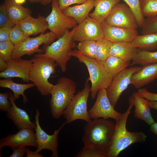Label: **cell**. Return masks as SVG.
I'll return each mask as SVG.
<instances>
[{
  "instance_id": "cell-1",
  "label": "cell",
  "mask_w": 157,
  "mask_h": 157,
  "mask_svg": "<svg viewBox=\"0 0 157 157\" xmlns=\"http://www.w3.org/2000/svg\"><path fill=\"white\" fill-rule=\"evenodd\" d=\"M133 106L129 105L120 118L116 120L114 131L107 152L108 157H117L123 150L133 144L144 142L147 137L142 132H131L126 129L127 121Z\"/></svg>"
},
{
  "instance_id": "cell-2",
  "label": "cell",
  "mask_w": 157,
  "mask_h": 157,
  "mask_svg": "<svg viewBox=\"0 0 157 157\" xmlns=\"http://www.w3.org/2000/svg\"><path fill=\"white\" fill-rule=\"evenodd\" d=\"M115 125L113 122L103 118L87 122L82 138L84 147L97 148L107 154Z\"/></svg>"
},
{
  "instance_id": "cell-3",
  "label": "cell",
  "mask_w": 157,
  "mask_h": 157,
  "mask_svg": "<svg viewBox=\"0 0 157 157\" xmlns=\"http://www.w3.org/2000/svg\"><path fill=\"white\" fill-rule=\"evenodd\" d=\"M69 54L77 58L79 61L86 66L89 74L88 78L91 83L90 95L93 99L97 97L99 91L102 88L106 89L110 85L112 78L105 69L103 65L95 59L87 57L78 50H71Z\"/></svg>"
},
{
  "instance_id": "cell-4",
  "label": "cell",
  "mask_w": 157,
  "mask_h": 157,
  "mask_svg": "<svg viewBox=\"0 0 157 157\" xmlns=\"http://www.w3.org/2000/svg\"><path fill=\"white\" fill-rule=\"evenodd\" d=\"M76 26L70 31L69 28L67 29L64 35L57 40L45 46L43 53L35 54L34 57L53 59L56 61L62 72H66L67 63L71 57L69 52L77 45L72 38Z\"/></svg>"
},
{
  "instance_id": "cell-5",
  "label": "cell",
  "mask_w": 157,
  "mask_h": 157,
  "mask_svg": "<svg viewBox=\"0 0 157 157\" xmlns=\"http://www.w3.org/2000/svg\"><path fill=\"white\" fill-rule=\"evenodd\" d=\"M32 63L29 74V79L36 87L43 96L51 94L54 85L48 79L56 72L58 65L56 61L49 58L34 57L31 59Z\"/></svg>"
},
{
  "instance_id": "cell-6",
  "label": "cell",
  "mask_w": 157,
  "mask_h": 157,
  "mask_svg": "<svg viewBox=\"0 0 157 157\" xmlns=\"http://www.w3.org/2000/svg\"><path fill=\"white\" fill-rule=\"evenodd\" d=\"M76 85L72 79L65 77L59 78L51 90L50 106L53 117L58 119L69 105L76 92Z\"/></svg>"
},
{
  "instance_id": "cell-7",
  "label": "cell",
  "mask_w": 157,
  "mask_h": 157,
  "mask_svg": "<svg viewBox=\"0 0 157 157\" xmlns=\"http://www.w3.org/2000/svg\"><path fill=\"white\" fill-rule=\"evenodd\" d=\"M88 78L87 79L83 89L79 91L63 111L62 115L66 119L67 124H69L77 119H81L87 122L92 120L87 110L88 99L90 92Z\"/></svg>"
},
{
  "instance_id": "cell-8",
  "label": "cell",
  "mask_w": 157,
  "mask_h": 157,
  "mask_svg": "<svg viewBox=\"0 0 157 157\" xmlns=\"http://www.w3.org/2000/svg\"><path fill=\"white\" fill-rule=\"evenodd\" d=\"M57 38L55 34L51 31L41 33L34 38H29L20 44L15 45L12 55V59L21 58L23 56H30L35 53H43L44 49H40L42 44L45 46L49 45Z\"/></svg>"
},
{
  "instance_id": "cell-9",
  "label": "cell",
  "mask_w": 157,
  "mask_h": 157,
  "mask_svg": "<svg viewBox=\"0 0 157 157\" xmlns=\"http://www.w3.org/2000/svg\"><path fill=\"white\" fill-rule=\"evenodd\" d=\"M104 22L110 26L123 28L136 29L139 27L134 13L124 3L116 4Z\"/></svg>"
},
{
  "instance_id": "cell-10",
  "label": "cell",
  "mask_w": 157,
  "mask_h": 157,
  "mask_svg": "<svg viewBox=\"0 0 157 157\" xmlns=\"http://www.w3.org/2000/svg\"><path fill=\"white\" fill-rule=\"evenodd\" d=\"M51 6V12L46 19L48 29L58 39L64 35L67 29L74 27L78 23L73 18L63 14L59 8L57 0L52 1Z\"/></svg>"
},
{
  "instance_id": "cell-11",
  "label": "cell",
  "mask_w": 157,
  "mask_h": 157,
  "mask_svg": "<svg viewBox=\"0 0 157 157\" xmlns=\"http://www.w3.org/2000/svg\"><path fill=\"white\" fill-rule=\"evenodd\" d=\"M142 67L134 66L126 68L113 78L110 85L106 89V92L111 104L114 107L117 104L122 93L130 84L132 75Z\"/></svg>"
},
{
  "instance_id": "cell-12",
  "label": "cell",
  "mask_w": 157,
  "mask_h": 157,
  "mask_svg": "<svg viewBox=\"0 0 157 157\" xmlns=\"http://www.w3.org/2000/svg\"><path fill=\"white\" fill-rule=\"evenodd\" d=\"M40 112L36 109L35 115L36 127L35 134L37 144V148L35 151L39 153L42 150L48 149L52 152L51 157H58V136L61 129L67 124L65 122L57 129L54 131L53 134L50 135L47 133L40 126L39 117Z\"/></svg>"
},
{
  "instance_id": "cell-13",
  "label": "cell",
  "mask_w": 157,
  "mask_h": 157,
  "mask_svg": "<svg viewBox=\"0 0 157 157\" xmlns=\"http://www.w3.org/2000/svg\"><path fill=\"white\" fill-rule=\"evenodd\" d=\"M96 97L94 105L88 111L91 119L112 118L117 120L120 118L122 114L114 109L108 98L106 89L102 88L99 90Z\"/></svg>"
},
{
  "instance_id": "cell-14",
  "label": "cell",
  "mask_w": 157,
  "mask_h": 157,
  "mask_svg": "<svg viewBox=\"0 0 157 157\" xmlns=\"http://www.w3.org/2000/svg\"><path fill=\"white\" fill-rule=\"evenodd\" d=\"M103 38L101 24L89 16L77 25L72 38L74 41L79 42L86 40L97 41Z\"/></svg>"
},
{
  "instance_id": "cell-15",
  "label": "cell",
  "mask_w": 157,
  "mask_h": 157,
  "mask_svg": "<svg viewBox=\"0 0 157 157\" xmlns=\"http://www.w3.org/2000/svg\"><path fill=\"white\" fill-rule=\"evenodd\" d=\"M26 146L37 147L33 129H20L15 134H8L6 137L2 138L0 141V151L5 147H9L13 149Z\"/></svg>"
},
{
  "instance_id": "cell-16",
  "label": "cell",
  "mask_w": 157,
  "mask_h": 157,
  "mask_svg": "<svg viewBox=\"0 0 157 157\" xmlns=\"http://www.w3.org/2000/svg\"><path fill=\"white\" fill-rule=\"evenodd\" d=\"M6 62L7 68L4 71L0 72L1 78L18 77L24 82H29V74L32 63L31 60L23 59L21 58L12 59Z\"/></svg>"
},
{
  "instance_id": "cell-17",
  "label": "cell",
  "mask_w": 157,
  "mask_h": 157,
  "mask_svg": "<svg viewBox=\"0 0 157 157\" xmlns=\"http://www.w3.org/2000/svg\"><path fill=\"white\" fill-rule=\"evenodd\" d=\"M101 25L104 38L113 43H131L138 35L136 29L113 26L104 22Z\"/></svg>"
},
{
  "instance_id": "cell-18",
  "label": "cell",
  "mask_w": 157,
  "mask_h": 157,
  "mask_svg": "<svg viewBox=\"0 0 157 157\" xmlns=\"http://www.w3.org/2000/svg\"><path fill=\"white\" fill-rule=\"evenodd\" d=\"M148 100L138 92H134L129 97L128 101L129 105L135 107V117L151 125L155 122L151 115V108L148 104Z\"/></svg>"
},
{
  "instance_id": "cell-19",
  "label": "cell",
  "mask_w": 157,
  "mask_h": 157,
  "mask_svg": "<svg viewBox=\"0 0 157 157\" xmlns=\"http://www.w3.org/2000/svg\"><path fill=\"white\" fill-rule=\"evenodd\" d=\"M9 99L12 107L7 112V116L19 129L23 128L35 129V123H33L31 120L29 116L26 111L17 106L13 99V94L10 91L9 92Z\"/></svg>"
},
{
  "instance_id": "cell-20",
  "label": "cell",
  "mask_w": 157,
  "mask_h": 157,
  "mask_svg": "<svg viewBox=\"0 0 157 157\" xmlns=\"http://www.w3.org/2000/svg\"><path fill=\"white\" fill-rule=\"evenodd\" d=\"M157 78V63L144 65L132 76L130 84L135 89L141 88Z\"/></svg>"
},
{
  "instance_id": "cell-21",
  "label": "cell",
  "mask_w": 157,
  "mask_h": 157,
  "mask_svg": "<svg viewBox=\"0 0 157 157\" xmlns=\"http://www.w3.org/2000/svg\"><path fill=\"white\" fill-rule=\"evenodd\" d=\"M19 23L23 31L29 36L44 33L48 29L46 17L40 15L36 18L29 15Z\"/></svg>"
},
{
  "instance_id": "cell-22",
  "label": "cell",
  "mask_w": 157,
  "mask_h": 157,
  "mask_svg": "<svg viewBox=\"0 0 157 157\" xmlns=\"http://www.w3.org/2000/svg\"><path fill=\"white\" fill-rule=\"evenodd\" d=\"M95 0H88L80 5L69 6L62 12L67 17L73 18L78 24L89 16V13L94 7Z\"/></svg>"
},
{
  "instance_id": "cell-23",
  "label": "cell",
  "mask_w": 157,
  "mask_h": 157,
  "mask_svg": "<svg viewBox=\"0 0 157 157\" xmlns=\"http://www.w3.org/2000/svg\"><path fill=\"white\" fill-rule=\"evenodd\" d=\"M139 49L133 46L131 43L113 42L110 50V56L130 62Z\"/></svg>"
},
{
  "instance_id": "cell-24",
  "label": "cell",
  "mask_w": 157,
  "mask_h": 157,
  "mask_svg": "<svg viewBox=\"0 0 157 157\" xmlns=\"http://www.w3.org/2000/svg\"><path fill=\"white\" fill-rule=\"evenodd\" d=\"M4 3L9 19L15 24L19 23L31 13L29 8L16 3L14 0H4Z\"/></svg>"
},
{
  "instance_id": "cell-25",
  "label": "cell",
  "mask_w": 157,
  "mask_h": 157,
  "mask_svg": "<svg viewBox=\"0 0 157 157\" xmlns=\"http://www.w3.org/2000/svg\"><path fill=\"white\" fill-rule=\"evenodd\" d=\"M120 0H95L94 11L89 16L100 23L104 22L113 7L119 3Z\"/></svg>"
},
{
  "instance_id": "cell-26",
  "label": "cell",
  "mask_w": 157,
  "mask_h": 157,
  "mask_svg": "<svg viewBox=\"0 0 157 157\" xmlns=\"http://www.w3.org/2000/svg\"><path fill=\"white\" fill-rule=\"evenodd\" d=\"M35 86L33 83L27 84H19L13 81L11 78H8L0 80V87L2 88H8L13 92V94L14 100L15 101L20 96H22L23 102L25 104L28 101L26 95L24 94L27 89Z\"/></svg>"
},
{
  "instance_id": "cell-27",
  "label": "cell",
  "mask_w": 157,
  "mask_h": 157,
  "mask_svg": "<svg viewBox=\"0 0 157 157\" xmlns=\"http://www.w3.org/2000/svg\"><path fill=\"white\" fill-rule=\"evenodd\" d=\"M140 50L152 51L157 49V33L138 35L131 42Z\"/></svg>"
},
{
  "instance_id": "cell-28",
  "label": "cell",
  "mask_w": 157,
  "mask_h": 157,
  "mask_svg": "<svg viewBox=\"0 0 157 157\" xmlns=\"http://www.w3.org/2000/svg\"><path fill=\"white\" fill-rule=\"evenodd\" d=\"M106 70L113 78L130 65V62L117 57L109 56L103 64Z\"/></svg>"
},
{
  "instance_id": "cell-29",
  "label": "cell",
  "mask_w": 157,
  "mask_h": 157,
  "mask_svg": "<svg viewBox=\"0 0 157 157\" xmlns=\"http://www.w3.org/2000/svg\"><path fill=\"white\" fill-rule=\"evenodd\" d=\"M157 63V51H150L139 49L132 60L131 65L139 64L144 65Z\"/></svg>"
},
{
  "instance_id": "cell-30",
  "label": "cell",
  "mask_w": 157,
  "mask_h": 157,
  "mask_svg": "<svg viewBox=\"0 0 157 157\" xmlns=\"http://www.w3.org/2000/svg\"><path fill=\"white\" fill-rule=\"evenodd\" d=\"M113 43L104 38L96 41L95 59L103 64L110 56Z\"/></svg>"
},
{
  "instance_id": "cell-31",
  "label": "cell",
  "mask_w": 157,
  "mask_h": 157,
  "mask_svg": "<svg viewBox=\"0 0 157 157\" xmlns=\"http://www.w3.org/2000/svg\"><path fill=\"white\" fill-rule=\"evenodd\" d=\"M96 41L86 40L79 42L77 45L78 50L83 55L95 59Z\"/></svg>"
},
{
  "instance_id": "cell-32",
  "label": "cell",
  "mask_w": 157,
  "mask_h": 157,
  "mask_svg": "<svg viewBox=\"0 0 157 157\" xmlns=\"http://www.w3.org/2000/svg\"><path fill=\"white\" fill-rule=\"evenodd\" d=\"M30 38L22 29L19 23L12 28L10 35V40L15 46L18 45Z\"/></svg>"
},
{
  "instance_id": "cell-33",
  "label": "cell",
  "mask_w": 157,
  "mask_h": 157,
  "mask_svg": "<svg viewBox=\"0 0 157 157\" xmlns=\"http://www.w3.org/2000/svg\"><path fill=\"white\" fill-rule=\"evenodd\" d=\"M140 8L143 16L148 17L157 15V0H140Z\"/></svg>"
},
{
  "instance_id": "cell-34",
  "label": "cell",
  "mask_w": 157,
  "mask_h": 157,
  "mask_svg": "<svg viewBox=\"0 0 157 157\" xmlns=\"http://www.w3.org/2000/svg\"><path fill=\"white\" fill-rule=\"evenodd\" d=\"M76 157H108L107 154L95 147H84L76 155Z\"/></svg>"
},
{
  "instance_id": "cell-35",
  "label": "cell",
  "mask_w": 157,
  "mask_h": 157,
  "mask_svg": "<svg viewBox=\"0 0 157 157\" xmlns=\"http://www.w3.org/2000/svg\"><path fill=\"white\" fill-rule=\"evenodd\" d=\"M131 8L136 18L138 27L141 28L145 19L141 12L140 8V0H123Z\"/></svg>"
},
{
  "instance_id": "cell-36",
  "label": "cell",
  "mask_w": 157,
  "mask_h": 157,
  "mask_svg": "<svg viewBox=\"0 0 157 157\" xmlns=\"http://www.w3.org/2000/svg\"><path fill=\"white\" fill-rule=\"evenodd\" d=\"M15 45L10 40L0 42V58L6 62L12 59Z\"/></svg>"
},
{
  "instance_id": "cell-37",
  "label": "cell",
  "mask_w": 157,
  "mask_h": 157,
  "mask_svg": "<svg viewBox=\"0 0 157 157\" xmlns=\"http://www.w3.org/2000/svg\"><path fill=\"white\" fill-rule=\"evenodd\" d=\"M141 28L142 35L157 33V15L145 19Z\"/></svg>"
},
{
  "instance_id": "cell-38",
  "label": "cell",
  "mask_w": 157,
  "mask_h": 157,
  "mask_svg": "<svg viewBox=\"0 0 157 157\" xmlns=\"http://www.w3.org/2000/svg\"><path fill=\"white\" fill-rule=\"evenodd\" d=\"M15 25L8 17L4 3L1 4L0 6V27H13Z\"/></svg>"
},
{
  "instance_id": "cell-39",
  "label": "cell",
  "mask_w": 157,
  "mask_h": 157,
  "mask_svg": "<svg viewBox=\"0 0 157 157\" xmlns=\"http://www.w3.org/2000/svg\"><path fill=\"white\" fill-rule=\"evenodd\" d=\"M9 93H0V110L8 112L12 107L9 99Z\"/></svg>"
},
{
  "instance_id": "cell-40",
  "label": "cell",
  "mask_w": 157,
  "mask_h": 157,
  "mask_svg": "<svg viewBox=\"0 0 157 157\" xmlns=\"http://www.w3.org/2000/svg\"><path fill=\"white\" fill-rule=\"evenodd\" d=\"M60 9L63 11L66 8L70 5L74 4H81L88 0H57Z\"/></svg>"
},
{
  "instance_id": "cell-41",
  "label": "cell",
  "mask_w": 157,
  "mask_h": 157,
  "mask_svg": "<svg viewBox=\"0 0 157 157\" xmlns=\"http://www.w3.org/2000/svg\"><path fill=\"white\" fill-rule=\"evenodd\" d=\"M138 92L142 96L149 101H157V93L150 92L145 88L138 89Z\"/></svg>"
},
{
  "instance_id": "cell-42",
  "label": "cell",
  "mask_w": 157,
  "mask_h": 157,
  "mask_svg": "<svg viewBox=\"0 0 157 157\" xmlns=\"http://www.w3.org/2000/svg\"><path fill=\"white\" fill-rule=\"evenodd\" d=\"M13 27H0V42L10 40V35L11 30Z\"/></svg>"
},
{
  "instance_id": "cell-43",
  "label": "cell",
  "mask_w": 157,
  "mask_h": 157,
  "mask_svg": "<svg viewBox=\"0 0 157 157\" xmlns=\"http://www.w3.org/2000/svg\"><path fill=\"white\" fill-rule=\"evenodd\" d=\"M26 147L13 149V153L9 157H23L26 153Z\"/></svg>"
},
{
  "instance_id": "cell-44",
  "label": "cell",
  "mask_w": 157,
  "mask_h": 157,
  "mask_svg": "<svg viewBox=\"0 0 157 157\" xmlns=\"http://www.w3.org/2000/svg\"><path fill=\"white\" fill-rule=\"evenodd\" d=\"M26 157H43L39 152L38 153L35 151H34L30 150L28 148H26Z\"/></svg>"
},
{
  "instance_id": "cell-45",
  "label": "cell",
  "mask_w": 157,
  "mask_h": 157,
  "mask_svg": "<svg viewBox=\"0 0 157 157\" xmlns=\"http://www.w3.org/2000/svg\"><path fill=\"white\" fill-rule=\"evenodd\" d=\"M7 64L6 62L0 58V72L4 71L7 68Z\"/></svg>"
},
{
  "instance_id": "cell-46",
  "label": "cell",
  "mask_w": 157,
  "mask_h": 157,
  "mask_svg": "<svg viewBox=\"0 0 157 157\" xmlns=\"http://www.w3.org/2000/svg\"><path fill=\"white\" fill-rule=\"evenodd\" d=\"M150 131L155 134L157 135V123L154 122L150 125Z\"/></svg>"
},
{
  "instance_id": "cell-47",
  "label": "cell",
  "mask_w": 157,
  "mask_h": 157,
  "mask_svg": "<svg viewBox=\"0 0 157 157\" xmlns=\"http://www.w3.org/2000/svg\"><path fill=\"white\" fill-rule=\"evenodd\" d=\"M148 103L151 108H153L157 110V101L148 100Z\"/></svg>"
},
{
  "instance_id": "cell-48",
  "label": "cell",
  "mask_w": 157,
  "mask_h": 157,
  "mask_svg": "<svg viewBox=\"0 0 157 157\" xmlns=\"http://www.w3.org/2000/svg\"><path fill=\"white\" fill-rule=\"evenodd\" d=\"M53 0H42L41 3L43 5L45 6Z\"/></svg>"
},
{
  "instance_id": "cell-49",
  "label": "cell",
  "mask_w": 157,
  "mask_h": 157,
  "mask_svg": "<svg viewBox=\"0 0 157 157\" xmlns=\"http://www.w3.org/2000/svg\"><path fill=\"white\" fill-rule=\"evenodd\" d=\"M26 0H14L15 2L18 4L22 5L26 3Z\"/></svg>"
},
{
  "instance_id": "cell-50",
  "label": "cell",
  "mask_w": 157,
  "mask_h": 157,
  "mask_svg": "<svg viewBox=\"0 0 157 157\" xmlns=\"http://www.w3.org/2000/svg\"><path fill=\"white\" fill-rule=\"evenodd\" d=\"M28 1L32 3H41L42 0H28Z\"/></svg>"
},
{
  "instance_id": "cell-51",
  "label": "cell",
  "mask_w": 157,
  "mask_h": 157,
  "mask_svg": "<svg viewBox=\"0 0 157 157\" xmlns=\"http://www.w3.org/2000/svg\"><path fill=\"white\" fill-rule=\"evenodd\" d=\"M156 79H157V78H156Z\"/></svg>"
}]
</instances>
